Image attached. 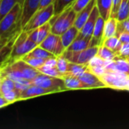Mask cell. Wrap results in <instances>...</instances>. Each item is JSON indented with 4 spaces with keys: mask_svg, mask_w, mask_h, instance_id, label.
Listing matches in <instances>:
<instances>
[{
    "mask_svg": "<svg viewBox=\"0 0 129 129\" xmlns=\"http://www.w3.org/2000/svg\"><path fill=\"white\" fill-rule=\"evenodd\" d=\"M23 8L20 3L16 4L7 14L0 20V45H4L7 42L22 30L21 17Z\"/></svg>",
    "mask_w": 129,
    "mask_h": 129,
    "instance_id": "6da1fadb",
    "label": "cell"
},
{
    "mask_svg": "<svg viewBox=\"0 0 129 129\" xmlns=\"http://www.w3.org/2000/svg\"><path fill=\"white\" fill-rule=\"evenodd\" d=\"M39 73L40 72L37 69L22 59L8 66L1 67V75L8 76L14 82L32 81Z\"/></svg>",
    "mask_w": 129,
    "mask_h": 129,
    "instance_id": "7a4b0ae2",
    "label": "cell"
},
{
    "mask_svg": "<svg viewBox=\"0 0 129 129\" xmlns=\"http://www.w3.org/2000/svg\"><path fill=\"white\" fill-rule=\"evenodd\" d=\"M37 46L38 45L34 42L29 39L28 33L22 30L14 43L10 55L8 56V59L1 64V67L8 66L19 60H21L25 55H26Z\"/></svg>",
    "mask_w": 129,
    "mask_h": 129,
    "instance_id": "3957f363",
    "label": "cell"
},
{
    "mask_svg": "<svg viewBox=\"0 0 129 129\" xmlns=\"http://www.w3.org/2000/svg\"><path fill=\"white\" fill-rule=\"evenodd\" d=\"M77 13L73 9L72 5L66 8L56 18L51 20V33L58 36H61L67 29L74 26Z\"/></svg>",
    "mask_w": 129,
    "mask_h": 129,
    "instance_id": "277c9868",
    "label": "cell"
},
{
    "mask_svg": "<svg viewBox=\"0 0 129 129\" xmlns=\"http://www.w3.org/2000/svg\"><path fill=\"white\" fill-rule=\"evenodd\" d=\"M54 15V3L48 6L38 10L29 19L28 23L23 28V31L29 32L36 28H38L47 22H49Z\"/></svg>",
    "mask_w": 129,
    "mask_h": 129,
    "instance_id": "5b68a950",
    "label": "cell"
},
{
    "mask_svg": "<svg viewBox=\"0 0 129 129\" xmlns=\"http://www.w3.org/2000/svg\"><path fill=\"white\" fill-rule=\"evenodd\" d=\"M31 85H38L47 89L52 90L54 93L67 91L63 79L54 77L40 73L33 80L31 81Z\"/></svg>",
    "mask_w": 129,
    "mask_h": 129,
    "instance_id": "8992f818",
    "label": "cell"
},
{
    "mask_svg": "<svg viewBox=\"0 0 129 129\" xmlns=\"http://www.w3.org/2000/svg\"><path fill=\"white\" fill-rule=\"evenodd\" d=\"M99 47H88V48L80 51H65L63 55L71 63L78 64L88 65L91 60L94 57L98 51Z\"/></svg>",
    "mask_w": 129,
    "mask_h": 129,
    "instance_id": "52a82bcc",
    "label": "cell"
},
{
    "mask_svg": "<svg viewBox=\"0 0 129 129\" xmlns=\"http://www.w3.org/2000/svg\"><path fill=\"white\" fill-rule=\"evenodd\" d=\"M100 78L106 84L107 88L117 90H126V83L128 76L125 74L107 70V73Z\"/></svg>",
    "mask_w": 129,
    "mask_h": 129,
    "instance_id": "ba28073f",
    "label": "cell"
},
{
    "mask_svg": "<svg viewBox=\"0 0 129 129\" xmlns=\"http://www.w3.org/2000/svg\"><path fill=\"white\" fill-rule=\"evenodd\" d=\"M42 48L52 53L55 56H60L66 51L65 47L63 45L60 36L51 33L47 38L39 45Z\"/></svg>",
    "mask_w": 129,
    "mask_h": 129,
    "instance_id": "9c48e42d",
    "label": "cell"
},
{
    "mask_svg": "<svg viewBox=\"0 0 129 129\" xmlns=\"http://www.w3.org/2000/svg\"><path fill=\"white\" fill-rule=\"evenodd\" d=\"M99 16H100L99 10H98L97 5H95V7L92 10L88 19L87 20V21L85 22V23L84 24L82 28L79 30L78 36L91 39L93 32H94V27H95V25H96V23H97V20H98Z\"/></svg>",
    "mask_w": 129,
    "mask_h": 129,
    "instance_id": "30bf717a",
    "label": "cell"
},
{
    "mask_svg": "<svg viewBox=\"0 0 129 129\" xmlns=\"http://www.w3.org/2000/svg\"><path fill=\"white\" fill-rule=\"evenodd\" d=\"M51 24L49 22H47L44 25L36 28L28 33L29 39L34 42L38 46L47 38V36L51 33Z\"/></svg>",
    "mask_w": 129,
    "mask_h": 129,
    "instance_id": "8fae6325",
    "label": "cell"
},
{
    "mask_svg": "<svg viewBox=\"0 0 129 129\" xmlns=\"http://www.w3.org/2000/svg\"><path fill=\"white\" fill-rule=\"evenodd\" d=\"M41 0H23L22 8V17H21V26L22 29L28 23L32 16L38 11L39 3Z\"/></svg>",
    "mask_w": 129,
    "mask_h": 129,
    "instance_id": "7c38bea8",
    "label": "cell"
},
{
    "mask_svg": "<svg viewBox=\"0 0 129 129\" xmlns=\"http://www.w3.org/2000/svg\"><path fill=\"white\" fill-rule=\"evenodd\" d=\"M105 19L102 17L101 15L99 16L90 42V47L94 46H101L103 43L104 38V26H105Z\"/></svg>",
    "mask_w": 129,
    "mask_h": 129,
    "instance_id": "4fadbf2b",
    "label": "cell"
},
{
    "mask_svg": "<svg viewBox=\"0 0 129 129\" xmlns=\"http://www.w3.org/2000/svg\"><path fill=\"white\" fill-rule=\"evenodd\" d=\"M79 78L88 87V88H107V86L101 80V79L92 72H91L89 70L85 72Z\"/></svg>",
    "mask_w": 129,
    "mask_h": 129,
    "instance_id": "5bb4252c",
    "label": "cell"
},
{
    "mask_svg": "<svg viewBox=\"0 0 129 129\" xmlns=\"http://www.w3.org/2000/svg\"><path fill=\"white\" fill-rule=\"evenodd\" d=\"M54 93L52 90L47 89L38 85H31L29 86L26 89L23 90L21 94H20V100H27L29 98H33L36 97H39L41 95H45V94H49Z\"/></svg>",
    "mask_w": 129,
    "mask_h": 129,
    "instance_id": "9a60e30c",
    "label": "cell"
},
{
    "mask_svg": "<svg viewBox=\"0 0 129 129\" xmlns=\"http://www.w3.org/2000/svg\"><path fill=\"white\" fill-rule=\"evenodd\" d=\"M95 5H96V0H91L85 8H83L81 11L77 13L74 26L79 30H80L82 28V26H84V24L88 19V17H89L92 10L95 7Z\"/></svg>",
    "mask_w": 129,
    "mask_h": 129,
    "instance_id": "2e32d148",
    "label": "cell"
},
{
    "mask_svg": "<svg viewBox=\"0 0 129 129\" xmlns=\"http://www.w3.org/2000/svg\"><path fill=\"white\" fill-rule=\"evenodd\" d=\"M106 68L107 70L118 72L129 76V62L126 59L119 58L114 60H109Z\"/></svg>",
    "mask_w": 129,
    "mask_h": 129,
    "instance_id": "e0dca14e",
    "label": "cell"
},
{
    "mask_svg": "<svg viewBox=\"0 0 129 129\" xmlns=\"http://www.w3.org/2000/svg\"><path fill=\"white\" fill-rule=\"evenodd\" d=\"M65 86L67 90H75V89H88V87L79 78L71 75H67L63 78Z\"/></svg>",
    "mask_w": 129,
    "mask_h": 129,
    "instance_id": "ac0fdd59",
    "label": "cell"
},
{
    "mask_svg": "<svg viewBox=\"0 0 129 129\" xmlns=\"http://www.w3.org/2000/svg\"><path fill=\"white\" fill-rule=\"evenodd\" d=\"M96 5L99 10L100 15L107 20L110 17L113 0H96Z\"/></svg>",
    "mask_w": 129,
    "mask_h": 129,
    "instance_id": "d6986e66",
    "label": "cell"
},
{
    "mask_svg": "<svg viewBox=\"0 0 129 129\" xmlns=\"http://www.w3.org/2000/svg\"><path fill=\"white\" fill-rule=\"evenodd\" d=\"M90 42L91 39L77 36V38L73 42V43L66 49V51H80L82 50H85L90 47Z\"/></svg>",
    "mask_w": 129,
    "mask_h": 129,
    "instance_id": "ffe728a7",
    "label": "cell"
},
{
    "mask_svg": "<svg viewBox=\"0 0 129 129\" xmlns=\"http://www.w3.org/2000/svg\"><path fill=\"white\" fill-rule=\"evenodd\" d=\"M117 25H118V20L116 18L110 17L107 20H106L105 26H104L103 42L110 37L116 36L117 31Z\"/></svg>",
    "mask_w": 129,
    "mask_h": 129,
    "instance_id": "44dd1931",
    "label": "cell"
},
{
    "mask_svg": "<svg viewBox=\"0 0 129 129\" xmlns=\"http://www.w3.org/2000/svg\"><path fill=\"white\" fill-rule=\"evenodd\" d=\"M79 30L75 26H73L71 28L67 29L65 33H63L60 36L63 45V46L65 47L66 49L77 38V36L79 35Z\"/></svg>",
    "mask_w": 129,
    "mask_h": 129,
    "instance_id": "7402d4cb",
    "label": "cell"
},
{
    "mask_svg": "<svg viewBox=\"0 0 129 129\" xmlns=\"http://www.w3.org/2000/svg\"><path fill=\"white\" fill-rule=\"evenodd\" d=\"M16 88L15 82L5 75H0V94L13 91Z\"/></svg>",
    "mask_w": 129,
    "mask_h": 129,
    "instance_id": "603a6c76",
    "label": "cell"
},
{
    "mask_svg": "<svg viewBox=\"0 0 129 129\" xmlns=\"http://www.w3.org/2000/svg\"><path fill=\"white\" fill-rule=\"evenodd\" d=\"M87 70H88V65L78 64V63L70 62L68 64L67 74L71 75L73 76H76V77H79Z\"/></svg>",
    "mask_w": 129,
    "mask_h": 129,
    "instance_id": "cb8c5ba5",
    "label": "cell"
},
{
    "mask_svg": "<svg viewBox=\"0 0 129 129\" xmlns=\"http://www.w3.org/2000/svg\"><path fill=\"white\" fill-rule=\"evenodd\" d=\"M96 56L104 60H114L119 59L118 54L116 52H114L113 51H112L104 45L99 46L98 51Z\"/></svg>",
    "mask_w": 129,
    "mask_h": 129,
    "instance_id": "d4e9b609",
    "label": "cell"
},
{
    "mask_svg": "<svg viewBox=\"0 0 129 129\" xmlns=\"http://www.w3.org/2000/svg\"><path fill=\"white\" fill-rule=\"evenodd\" d=\"M25 56L28 57H36V58H41V59H48L50 57H57L39 45L36 47L34 49H33L29 53H28Z\"/></svg>",
    "mask_w": 129,
    "mask_h": 129,
    "instance_id": "484cf974",
    "label": "cell"
},
{
    "mask_svg": "<svg viewBox=\"0 0 129 129\" xmlns=\"http://www.w3.org/2000/svg\"><path fill=\"white\" fill-rule=\"evenodd\" d=\"M102 45H105L106 47L109 48L110 49H111L112 51H113L114 52H116L118 54L119 57V53L120 51V49L122 46V42L120 41L119 38L116 36L110 37L107 39H105Z\"/></svg>",
    "mask_w": 129,
    "mask_h": 129,
    "instance_id": "4316f807",
    "label": "cell"
},
{
    "mask_svg": "<svg viewBox=\"0 0 129 129\" xmlns=\"http://www.w3.org/2000/svg\"><path fill=\"white\" fill-rule=\"evenodd\" d=\"M23 0H0V20H2L7 13L17 3L23 5Z\"/></svg>",
    "mask_w": 129,
    "mask_h": 129,
    "instance_id": "83f0119b",
    "label": "cell"
},
{
    "mask_svg": "<svg viewBox=\"0 0 129 129\" xmlns=\"http://www.w3.org/2000/svg\"><path fill=\"white\" fill-rule=\"evenodd\" d=\"M76 0H55L54 2V15L51 18V20L56 18L59 16L66 8L73 5V3Z\"/></svg>",
    "mask_w": 129,
    "mask_h": 129,
    "instance_id": "f1b7e54d",
    "label": "cell"
},
{
    "mask_svg": "<svg viewBox=\"0 0 129 129\" xmlns=\"http://www.w3.org/2000/svg\"><path fill=\"white\" fill-rule=\"evenodd\" d=\"M37 70L42 73H44L48 76H54V77H58V78L63 79L64 76H66L65 74L60 72L57 67H49V66H47L45 64V65L39 67Z\"/></svg>",
    "mask_w": 129,
    "mask_h": 129,
    "instance_id": "f546056e",
    "label": "cell"
},
{
    "mask_svg": "<svg viewBox=\"0 0 129 129\" xmlns=\"http://www.w3.org/2000/svg\"><path fill=\"white\" fill-rule=\"evenodd\" d=\"M129 17V0H122L119 8L117 20L122 21Z\"/></svg>",
    "mask_w": 129,
    "mask_h": 129,
    "instance_id": "4dcf8cb0",
    "label": "cell"
},
{
    "mask_svg": "<svg viewBox=\"0 0 129 129\" xmlns=\"http://www.w3.org/2000/svg\"><path fill=\"white\" fill-rule=\"evenodd\" d=\"M22 91H20V90L15 88L14 90L13 91H11L9 92H7V93H5L3 94H0L2 96H3L5 98L7 99V101L10 103V104H12V103H14L15 101H20V94H21Z\"/></svg>",
    "mask_w": 129,
    "mask_h": 129,
    "instance_id": "1f68e13d",
    "label": "cell"
},
{
    "mask_svg": "<svg viewBox=\"0 0 129 129\" xmlns=\"http://www.w3.org/2000/svg\"><path fill=\"white\" fill-rule=\"evenodd\" d=\"M69 63H70V61L63 54L57 57V67L60 72H61L62 73H63L65 75L67 71V67H68Z\"/></svg>",
    "mask_w": 129,
    "mask_h": 129,
    "instance_id": "d6a6232c",
    "label": "cell"
},
{
    "mask_svg": "<svg viewBox=\"0 0 129 129\" xmlns=\"http://www.w3.org/2000/svg\"><path fill=\"white\" fill-rule=\"evenodd\" d=\"M23 60L26 61L27 63H29L30 66H32L33 67L38 69L39 67L45 65L46 59H41V58H36V57H28L24 56L22 58Z\"/></svg>",
    "mask_w": 129,
    "mask_h": 129,
    "instance_id": "836d02e7",
    "label": "cell"
},
{
    "mask_svg": "<svg viewBox=\"0 0 129 129\" xmlns=\"http://www.w3.org/2000/svg\"><path fill=\"white\" fill-rule=\"evenodd\" d=\"M123 33H129V17L122 21H118L117 31L116 36L119 37V35Z\"/></svg>",
    "mask_w": 129,
    "mask_h": 129,
    "instance_id": "e575fe53",
    "label": "cell"
},
{
    "mask_svg": "<svg viewBox=\"0 0 129 129\" xmlns=\"http://www.w3.org/2000/svg\"><path fill=\"white\" fill-rule=\"evenodd\" d=\"M91 0H76L73 5V9L76 12L79 13V11H81L83 8H85L91 2Z\"/></svg>",
    "mask_w": 129,
    "mask_h": 129,
    "instance_id": "d590c367",
    "label": "cell"
},
{
    "mask_svg": "<svg viewBox=\"0 0 129 129\" xmlns=\"http://www.w3.org/2000/svg\"><path fill=\"white\" fill-rule=\"evenodd\" d=\"M88 70L92 72L93 73H94L95 75H97L99 77H101L102 76H104L107 70L106 68V67L104 66H98V67H88Z\"/></svg>",
    "mask_w": 129,
    "mask_h": 129,
    "instance_id": "8d00e7d4",
    "label": "cell"
},
{
    "mask_svg": "<svg viewBox=\"0 0 129 129\" xmlns=\"http://www.w3.org/2000/svg\"><path fill=\"white\" fill-rule=\"evenodd\" d=\"M122 1V0H113V8H112L110 17H114L117 19V14Z\"/></svg>",
    "mask_w": 129,
    "mask_h": 129,
    "instance_id": "74e56055",
    "label": "cell"
},
{
    "mask_svg": "<svg viewBox=\"0 0 129 129\" xmlns=\"http://www.w3.org/2000/svg\"><path fill=\"white\" fill-rule=\"evenodd\" d=\"M129 57V44H123L119 53V58L125 59Z\"/></svg>",
    "mask_w": 129,
    "mask_h": 129,
    "instance_id": "f35d334b",
    "label": "cell"
},
{
    "mask_svg": "<svg viewBox=\"0 0 129 129\" xmlns=\"http://www.w3.org/2000/svg\"><path fill=\"white\" fill-rule=\"evenodd\" d=\"M55 0H41L40 1V3H39V8L38 10H41L47 6H48L49 5L51 4H53Z\"/></svg>",
    "mask_w": 129,
    "mask_h": 129,
    "instance_id": "ab89813d",
    "label": "cell"
},
{
    "mask_svg": "<svg viewBox=\"0 0 129 129\" xmlns=\"http://www.w3.org/2000/svg\"><path fill=\"white\" fill-rule=\"evenodd\" d=\"M119 38L122 44H129V33H123L119 35Z\"/></svg>",
    "mask_w": 129,
    "mask_h": 129,
    "instance_id": "60d3db41",
    "label": "cell"
},
{
    "mask_svg": "<svg viewBox=\"0 0 129 129\" xmlns=\"http://www.w3.org/2000/svg\"><path fill=\"white\" fill-rule=\"evenodd\" d=\"M9 104H11L7 101V99L5 98L3 96L0 95V107L3 108V107H5L6 106L9 105Z\"/></svg>",
    "mask_w": 129,
    "mask_h": 129,
    "instance_id": "b9f144b4",
    "label": "cell"
},
{
    "mask_svg": "<svg viewBox=\"0 0 129 129\" xmlns=\"http://www.w3.org/2000/svg\"><path fill=\"white\" fill-rule=\"evenodd\" d=\"M126 90L129 91V76L127 79V83H126Z\"/></svg>",
    "mask_w": 129,
    "mask_h": 129,
    "instance_id": "7bdbcfd3",
    "label": "cell"
},
{
    "mask_svg": "<svg viewBox=\"0 0 129 129\" xmlns=\"http://www.w3.org/2000/svg\"><path fill=\"white\" fill-rule=\"evenodd\" d=\"M125 59H126V60H128V61L129 62V57H127V58H125Z\"/></svg>",
    "mask_w": 129,
    "mask_h": 129,
    "instance_id": "ee69618b",
    "label": "cell"
}]
</instances>
